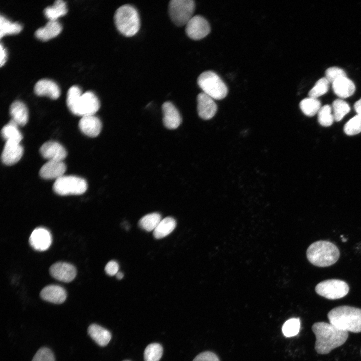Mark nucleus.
<instances>
[{
  "label": "nucleus",
  "mask_w": 361,
  "mask_h": 361,
  "mask_svg": "<svg viewBox=\"0 0 361 361\" xmlns=\"http://www.w3.org/2000/svg\"><path fill=\"white\" fill-rule=\"evenodd\" d=\"M316 336L315 349L320 354H327L343 345L347 340L348 332L340 330L331 324L316 322L312 326Z\"/></svg>",
  "instance_id": "f257e3e1"
},
{
  "label": "nucleus",
  "mask_w": 361,
  "mask_h": 361,
  "mask_svg": "<svg viewBox=\"0 0 361 361\" xmlns=\"http://www.w3.org/2000/svg\"><path fill=\"white\" fill-rule=\"evenodd\" d=\"M66 102L72 113L82 117L94 115L100 107L99 100L94 93L86 91L82 94L79 87L75 85L68 90Z\"/></svg>",
  "instance_id": "f03ea898"
},
{
  "label": "nucleus",
  "mask_w": 361,
  "mask_h": 361,
  "mask_svg": "<svg viewBox=\"0 0 361 361\" xmlns=\"http://www.w3.org/2000/svg\"><path fill=\"white\" fill-rule=\"evenodd\" d=\"M329 323L347 332H361V309L347 305L331 310L327 314Z\"/></svg>",
  "instance_id": "7ed1b4c3"
},
{
  "label": "nucleus",
  "mask_w": 361,
  "mask_h": 361,
  "mask_svg": "<svg viewBox=\"0 0 361 361\" xmlns=\"http://www.w3.org/2000/svg\"><path fill=\"white\" fill-rule=\"evenodd\" d=\"M309 261L317 267H324L335 264L340 257L338 247L333 243L319 240L311 244L306 251Z\"/></svg>",
  "instance_id": "20e7f679"
},
{
  "label": "nucleus",
  "mask_w": 361,
  "mask_h": 361,
  "mask_svg": "<svg viewBox=\"0 0 361 361\" xmlns=\"http://www.w3.org/2000/svg\"><path fill=\"white\" fill-rule=\"evenodd\" d=\"M114 18L118 30L126 37L134 36L139 30L140 22L138 13L131 5L125 4L119 7Z\"/></svg>",
  "instance_id": "39448f33"
},
{
  "label": "nucleus",
  "mask_w": 361,
  "mask_h": 361,
  "mask_svg": "<svg viewBox=\"0 0 361 361\" xmlns=\"http://www.w3.org/2000/svg\"><path fill=\"white\" fill-rule=\"evenodd\" d=\"M197 83L202 92L214 100L224 98L228 93L227 87L214 72L206 71L198 77Z\"/></svg>",
  "instance_id": "423d86ee"
},
{
  "label": "nucleus",
  "mask_w": 361,
  "mask_h": 361,
  "mask_svg": "<svg viewBox=\"0 0 361 361\" xmlns=\"http://www.w3.org/2000/svg\"><path fill=\"white\" fill-rule=\"evenodd\" d=\"M87 189L86 180L75 176H62L57 179L53 185L54 191L62 196L81 195Z\"/></svg>",
  "instance_id": "0eeeda50"
},
{
  "label": "nucleus",
  "mask_w": 361,
  "mask_h": 361,
  "mask_svg": "<svg viewBox=\"0 0 361 361\" xmlns=\"http://www.w3.org/2000/svg\"><path fill=\"white\" fill-rule=\"evenodd\" d=\"M318 295L330 300H335L345 297L349 291L347 283L339 279H328L318 283L315 287Z\"/></svg>",
  "instance_id": "6e6552de"
},
{
  "label": "nucleus",
  "mask_w": 361,
  "mask_h": 361,
  "mask_svg": "<svg viewBox=\"0 0 361 361\" xmlns=\"http://www.w3.org/2000/svg\"><path fill=\"white\" fill-rule=\"evenodd\" d=\"M195 4L192 0H171L168 6L170 17L178 26L186 25L193 16Z\"/></svg>",
  "instance_id": "1a4fd4ad"
},
{
  "label": "nucleus",
  "mask_w": 361,
  "mask_h": 361,
  "mask_svg": "<svg viewBox=\"0 0 361 361\" xmlns=\"http://www.w3.org/2000/svg\"><path fill=\"white\" fill-rule=\"evenodd\" d=\"M186 33L193 40H200L210 32V26L206 19L200 15L193 16L186 24Z\"/></svg>",
  "instance_id": "9d476101"
},
{
  "label": "nucleus",
  "mask_w": 361,
  "mask_h": 361,
  "mask_svg": "<svg viewBox=\"0 0 361 361\" xmlns=\"http://www.w3.org/2000/svg\"><path fill=\"white\" fill-rule=\"evenodd\" d=\"M51 275L55 279L63 282H70L76 275V269L73 265L59 262L53 264L49 269Z\"/></svg>",
  "instance_id": "9b49d317"
},
{
  "label": "nucleus",
  "mask_w": 361,
  "mask_h": 361,
  "mask_svg": "<svg viewBox=\"0 0 361 361\" xmlns=\"http://www.w3.org/2000/svg\"><path fill=\"white\" fill-rule=\"evenodd\" d=\"M52 236L46 229L39 227L35 229L29 238V243L35 250L44 251L47 250L52 243Z\"/></svg>",
  "instance_id": "f8f14e48"
},
{
  "label": "nucleus",
  "mask_w": 361,
  "mask_h": 361,
  "mask_svg": "<svg viewBox=\"0 0 361 361\" xmlns=\"http://www.w3.org/2000/svg\"><path fill=\"white\" fill-rule=\"evenodd\" d=\"M42 156L48 161H63L67 153L64 147L55 141L44 143L40 148Z\"/></svg>",
  "instance_id": "ddd939ff"
},
{
  "label": "nucleus",
  "mask_w": 361,
  "mask_h": 361,
  "mask_svg": "<svg viewBox=\"0 0 361 361\" xmlns=\"http://www.w3.org/2000/svg\"><path fill=\"white\" fill-rule=\"evenodd\" d=\"M197 111L200 117L204 120H209L215 115L217 106L211 97L203 92L199 93L197 97Z\"/></svg>",
  "instance_id": "4468645a"
},
{
  "label": "nucleus",
  "mask_w": 361,
  "mask_h": 361,
  "mask_svg": "<svg viewBox=\"0 0 361 361\" xmlns=\"http://www.w3.org/2000/svg\"><path fill=\"white\" fill-rule=\"evenodd\" d=\"M23 154V148L20 143L6 141L2 154L1 161L6 165H12L21 158Z\"/></svg>",
  "instance_id": "2eb2a0df"
},
{
  "label": "nucleus",
  "mask_w": 361,
  "mask_h": 361,
  "mask_svg": "<svg viewBox=\"0 0 361 361\" xmlns=\"http://www.w3.org/2000/svg\"><path fill=\"white\" fill-rule=\"evenodd\" d=\"M66 166L63 161H48L40 168V176L45 179H56L64 175Z\"/></svg>",
  "instance_id": "dca6fc26"
},
{
  "label": "nucleus",
  "mask_w": 361,
  "mask_h": 361,
  "mask_svg": "<svg viewBox=\"0 0 361 361\" xmlns=\"http://www.w3.org/2000/svg\"><path fill=\"white\" fill-rule=\"evenodd\" d=\"M79 127L85 135L95 137L97 136L102 129L100 120L94 115L82 117L79 122Z\"/></svg>",
  "instance_id": "f3484780"
},
{
  "label": "nucleus",
  "mask_w": 361,
  "mask_h": 361,
  "mask_svg": "<svg viewBox=\"0 0 361 361\" xmlns=\"http://www.w3.org/2000/svg\"><path fill=\"white\" fill-rule=\"evenodd\" d=\"M162 109L164 126L169 129L177 128L182 122L181 116L177 109L171 102H166L163 104Z\"/></svg>",
  "instance_id": "a211bd4d"
},
{
  "label": "nucleus",
  "mask_w": 361,
  "mask_h": 361,
  "mask_svg": "<svg viewBox=\"0 0 361 361\" xmlns=\"http://www.w3.org/2000/svg\"><path fill=\"white\" fill-rule=\"evenodd\" d=\"M41 298L54 304H61L66 299L67 293L65 289L58 285H51L45 287L40 292Z\"/></svg>",
  "instance_id": "6ab92c4d"
},
{
  "label": "nucleus",
  "mask_w": 361,
  "mask_h": 361,
  "mask_svg": "<svg viewBox=\"0 0 361 361\" xmlns=\"http://www.w3.org/2000/svg\"><path fill=\"white\" fill-rule=\"evenodd\" d=\"M34 90L38 96H47L53 99H56L60 96L59 87L54 82L49 79L39 80L35 84Z\"/></svg>",
  "instance_id": "aec40b11"
},
{
  "label": "nucleus",
  "mask_w": 361,
  "mask_h": 361,
  "mask_svg": "<svg viewBox=\"0 0 361 361\" xmlns=\"http://www.w3.org/2000/svg\"><path fill=\"white\" fill-rule=\"evenodd\" d=\"M9 113L14 121L18 126H23L28 122V111L25 104L21 101H14L9 108Z\"/></svg>",
  "instance_id": "412c9836"
},
{
  "label": "nucleus",
  "mask_w": 361,
  "mask_h": 361,
  "mask_svg": "<svg viewBox=\"0 0 361 361\" xmlns=\"http://www.w3.org/2000/svg\"><path fill=\"white\" fill-rule=\"evenodd\" d=\"M62 27L57 20H49L46 25L38 29L35 32L36 38L42 41H47L60 34Z\"/></svg>",
  "instance_id": "4be33fe9"
},
{
  "label": "nucleus",
  "mask_w": 361,
  "mask_h": 361,
  "mask_svg": "<svg viewBox=\"0 0 361 361\" xmlns=\"http://www.w3.org/2000/svg\"><path fill=\"white\" fill-rule=\"evenodd\" d=\"M333 90L338 96L345 98L354 93L355 86L353 82L346 77L340 78L332 83Z\"/></svg>",
  "instance_id": "5701e85b"
},
{
  "label": "nucleus",
  "mask_w": 361,
  "mask_h": 361,
  "mask_svg": "<svg viewBox=\"0 0 361 361\" xmlns=\"http://www.w3.org/2000/svg\"><path fill=\"white\" fill-rule=\"evenodd\" d=\"M88 334L100 346H106L111 338L110 332L96 324H91L88 328Z\"/></svg>",
  "instance_id": "b1692460"
},
{
  "label": "nucleus",
  "mask_w": 361,
  "mask_h": 361,
  "mask_svg": "<svg viewBox=\"0 0 361 361\" xmlns=\"http://www.w3.org/2000/svg\"><path fill=\"white\" fill-rule=\"evenodd\" d=\"M1 135L6 141L20 143L23 138V136L18 129V126L11 119L2 128Z\"/></svg>",
  "instance_id": "393cba45"
},
{
  "label": "nucleus",
  "mask_w": 361,
  "mask_h": 361,
  "mask_svg": "<svg viewBox=\"0 0 361 361\" xmlns=\"http://www.w3.org/2000/svg\"><path fill=\"white\" fill-rule=\"evenodd\" d=\"M176 225L175 220L170 217L162 219L153 231V235L156 239L164 238L170 234Z\"/></svg>",
  "instance_id": "a878e982"
},
{
  "label": "nucleus",
  "mask_w": 361,
  "mask_h": 361,
  "mask_svg": "<svg viewBox=\"0 0 361 361\" xmlns=\"http://www.w3.org/2000/svg\"><path fill=\"white\" fill-rule=\"evenodd\" d=\"M44 13L49 20H57L59 17L65 15L67 13L66 4L62 0H57L52 6L45 8Z\"/></svg>",
  "instance_id": "bb28decb"
},
{
  "label": "nucleus",
  "mask_w": 361,
  "mask_h": 361,
  "mask_svg": "<svg viewBox=\"0 0 361 361\" xmlns=\"http://www.w3.org/2000/svg\"><path fill=\"white\" fill-rule=\"evenodd\" d=\"M300 108L303 113L307 116H313L318 113L321 108V103L317 98L311 97L303 99L300 103Z\"/></svg>",
  "instance_id": "cd10ccee"
},
{
  "label": "nucleus",
  "mask_w": 361,
  "mask_h": 361,
  "mask_svg": "<svg viewBox=\"0 0 361 361\" xmlns=\"http://www.w3.org/2000/svg\"><path fill=\"white\" fill-rule=\"evenodd\" d=\"M161 220L160 214L152 213L141 218L139 221V225L147 231H151L154 230Z\"/></svg>",
  "instance_id": "c85d7f7f"
},
{
  "label": "nucleus",
  "mask_w": 361,
  "mask_h": 361,
  "mask_svg": "<svg viewBox=\"0 0 361 361\" xmlns=\"http://www.w3.org/2000/svg\"><path fill=\"white\" fill-rule=\"evenodd\" d=\"M22 27L17 22H12L2 15L0 16V37L7 34H15L19 33Z\"/></svg>",
  "instance_id": "c756f323"
},
{
  "label": "nucleus",
  "mask_w": 361,
  "mask_h": 361,
  "mask_svg": "<svg viewBox=\"0 0 361 361\" xmlns=\"http://www.w3.org/2000/svg\"><path fill=\"white\" fill-rule=\"evenodd\" d=\"M163 354V348L158 343L149 344L144 352V361H159Z\"/></svg>",
  "instance_id": "7c9ffc66"
},
{
  "label": "nucleus",
  "mask_w": 361,
  "mask_h": 361,
  "mask_svg": "<svg viewBox=\"0 0 361 361\" xmlns=\"http://www.w3.org/2000/svg\"><path fill=\"white\" fill-rule=\"evenodd\" d=\"M300 329V321L298 318H292L287 320L283 325L282 331L286 337L297 335Z\"/></svg>",
  "instance_id": "2f4dec72"
},
{
  "label": "nucleus",
  "mask_w": 361,
  "mask_h": 361,
  "mask_svg": "<svg viewBox=\"0 0 361 361\" xmlns=\"http://www.w3.org/2000/svg\"><path fill=\"white\" fill-rule=\"evenodd\" d=\"M332 108L334 118L337 121L341 120L350 110L348 104L341 99L335 100L333 102Z\"/></svg>",
  "instance_id": "473e14b6"
},
{
  "label": "nucleus",
  "mask_w": 361,
  "mask_h": 361,
  "mask_svg": "<svg viewBox=\"0 0 361 361\" xmlns=\"http://www.w3.org/2000/svg\"><path fill=\"white\" fill-rule=\"evenodd\" d=\"M331 111V107L328 105L321 107L318 113V120L321 125L328 127L332 124L334 118Z\"/></svg>",
  "instance_id": "72a5a7b5"
},
{
  "label": "nucleus",
  "mask_w": 361,
  "mask_h": 361,
  "mask_svg": "<svg viewBox=\"0 0 361 361\" xmlns=\"http://www.w3.org/2000/svg\"><path fill=\"white\" fill-rule=\"evenodd\" d=\"M329 83L326 78L319 79L309 92V97L317 98L325 94L329 88Z\"/></svg>",
  "instance_id": "f704fd0d"
},
{
  "label": "nucleus",
  "mask_w": 361,
  "mask_h": 361,
  "mask_svg": "<svg viewBox=\"0 0 361 361\" xmlns=\"http://www.w3.org/2000/svg\"><path fill=\"white\" fill-rule=\"evenodd\" d=\"M344 132L348 135H356L361 132V117L356 115L344 125Z\"/></svg>",
  "instance_id": "c9c22d12"
},
{
  "label": "nucleus",
  "mask_w": 361,
  "mask_h": 361,
  "mask_svg": "<svg viewBox=\"0 0 361 361\" xmlns=\"http://www.w3.org/2000/svg\"><path fill=\"white\" fill-rule=\"evenodd\" d=\"M325 76L328 82L332 83L340 78L346 77L344 70L337 67L328 68L325 71Z\"/></svg>",
  "instance_id": "e433bc0d"
},
{
  "label": "nucleus",
  "mask_w": 361,
  "mask_h": 361,
  "mask_svg": "<svg viewBox=\"0 0 361 361\" xmlns=\"http://www.w3.org/2000/svg\"><path fill=\"white\" fill-rule=\"evenodd\" d=\"M32 361H55V358L51 350L43 347L37 351Z\"/></svg>",
  "instance_id": "4c0bfd02"
},
{
  "label": "nucleus",
  "mask_w": 361,
  "mask_h": 361,
  "mask_svg": "<svg viewBox=\"0 0 361 361\" xmlns=\"http://www.w3.org/2000/svg\"><path fill=\"white\" fill-rule=\"evenodd\" d=\"M193 361H220V359L214 353L205 351L197 355Z\"/></svg>",
  "instance_id": "58836bf2"
},
{
  "label": "nucleus",
  "mask_w": 361,
  "mask_h": 361,
  "mask_svg": "<svg viewBox=\"0 0 361 361\" xmlns=\"http://www.w3.org/2000/svg\"><path fill=\"white\" fill-rule=\"evenodd\" d=\"M119 268L118 263L112 260L107 263L105 267V271L108 275L113 276L118 272Z\"/></svg>",
  "instance_id": "ea45409f"
},
{
  "label": "nucleus",
  "mask_w": 361,
  "mask_h": 361,
  "mask_svg": "<svg viewBox=\"0 0 361 361\" xmlns=\"http://www.w3.org/2000/svg\"><path fill=\"white\" fill-rule=\"evenodd\" d=\"M0 65L2 67L5 64L7 59V52L6 49L3 47L2 43L0 45Z\"/></svg>",
  "instance_id": "a19ab883"
},
{
  "label": "nucleus",
  "mask_w": 361,
  "mask_h": 361,
  "mask_svg": "<svg viewBox=\"0 0 361 361\" xmlns=\"http://www.w3.org/2000/svg\"><path fill=\"white\" fill-rule=\"evenodd\" d=\"M354 107L357 115L361 117V98L355 102Z\"/></svg>",
  "instance_id": "79ce46f5"
},
{
  "label": "nucleus",
  "mask_w": 361,
  "mask_h": 361,
  "mask_svg": "<svg viewBox=\"0 0 361 361\" xmlns=\"http://www.w3.org/2000/svg\"><path fill=\"white\" fill-rule=\"evenodd\" d=\"M123 276H124L123 274L121 272H118L116 274V278L119 280L122 279L123 277Z\"/></svg>",
  "instance_id": "37998d69"
},
{
  "label": "nucleus",
  "mask_w": 361,
  "mask_h": 361,
  "mask_svg": "<svg viewBox=\"0 0 361 361\" xmlns=\"http://www.w3.org/2000/svg\"><path fill=\"white\" fill-rule=\"evenodd\" d=\"M125 361H128V360H125Z\"/></svg>",
  "instance_id": "c03bdc74"
}]
</instances>
